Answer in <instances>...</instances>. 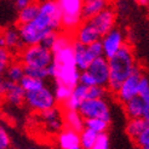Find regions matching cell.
Segmentation results:
<instances>
[{
  "mask_svg": "<svg viewBox=\"0 0 149 149\" xmlns=\"http://www.w3.org/2000/svg\"><path fill=\"white\" fill-rule=\"evenodd\" d=\"M39 13L34 21L17 26L24 46L39 45L49 33L62 32V13L57 0H38Z\"/></svg>",
  "mask_w": 149,
  "mask_h": 149,
  "instance_id": "1",
  "label": "cell"
},
{
  "mask_svg": "<svg viewBox=\"0 0 149 149\" xmlns=\"http://www.w3.org/2000/svg\"><path fill=\"white\" fill-rule=\"evenodd\" d=\"M51 51L54 55V63L47 68L50 78L55 79L56 83L74 88L79 84L80 70L78 69L74 57L73 35L61 32Z\"/></svg>",
  "mask_w": 149,
  "mask_h": 149,
  "instance_id": "2",
  "label": "cell"
},
{
  "mask_svg": "<svg viewBox=\"0 0 149 149\" xmlns=\"http://www.w3.org/2000/svg\"><path fill=\"white\" fill-rule=\"evenodd\" d=\"M109 64V85L108 90L111 93H116L121 84L127 79L137 68V61L135 57L133 47L127 42L126 45L118 51L116 54L108 58Z\"/></svg>",
  "mask_w": 149,
  "mask_h": 149,
  "instance_id": "3",
  "label": "cell"
},
{
  "mask_svg": "<svg viewBox=\"0 0 149 149\" xmlns=\"http://www.w3.org/2000/svg\"><path fill=\"white\" fill-rule=\"evenodd\" d=\"M17 59L27 68H49L54 63L52 51L42 45L24 46L18 54Z\"/></svg>",
  "mask_w": 149,
  "mask_h": 149,
  "instance_id": "4",
  "label": "cell"
},
{
  "mask_svg": "<svg viewBox=\"0 0 149 149\" xmlns=\"http://www.w3.org/2000/svg\"><path fill=\"white\" fill-rule=\"evenodd\" d=\"M62 13V32L73 34L85 21L83 17V0H57Z\"/></svg>",
  "mask_w": 149,
  "mask_h": 149,
  "instance_id": "5",
  "label": "cell"
},
{
  "mask_svg": "<svg viewBox=\"0 0 149 149\" xmlns=\"http://www.w3.org/2000/svg\"><path fill=\"white\" fill-rule=\"evenodd\" d=\"M24 104L28 107V109H31L32 111H35L38 114H41L44 111L57 107L54 88L45 85L39 90L26 92Z\"/></svg>",
  "mask_w": 149,
  "mask_h": 149,
  "instance_id": "6",
  "label": "cell"
},
{
  "mask_svg": "<svg viewBox=\"0 0 149 149\" xmlns=\"http://www.w3.org/2000/svg\"><path fill=\"white\" fill-rule=\"evenodd\" d=\"M78 110L85 120L87 119H103L108 123L111 121V110L106 98L85 100Z\"/></svg>",
  "mask_w": 149,
  "mask_h": 149,
  "instance_id": "7",
  "label": "cell"
},
{
  "mask_svg": "<svg viewBox=\"0 0 149 149\" xmlns=\"http://www.w3.org/2000/svg\"><path fill=\"white\" fill-rule=\"evenodd\" d=\"M143 75L144 74H143L142 69H141V67L137 65V68L135 69V72H133L131 75L121 84V86L119 87L118 92L115 93L116 100L121 104L129 102L130 100L135 98V97L138 96L139 84H141V80H142Z\"/></svg>",
  "mask_w": 149,
  "mask_h": 149,
  "instance_id": "8",
  "label": "cell"
},
{
  "mask_svg": "<svg viewBox=\"0 0 149 149\" xmlns=\"http://www.w3.org/2000/svg\"><path fill=\"white\" fill-rule=\"evenodd\" d=\"M101 42L103 46V56L106 58L113 57L118 51H120L126 44V35L121 28L115 27L109 33L101 38Z\"/></svg>",
  "mask_w": 149,
  "mask_h": 149,
  "instance_id": "9",
  "label": "cell"
},
{
  "mask_svg": "<svg viewBox=\"0 0 149 149\" xmlns=\"http://www.w3.org/2000/svg\"><path fill=\"white\" fill-rule=\"evenodd\" d=\"M91 22V24L95 27V29L98 32L101 38L103 35L109 33L111 29L115 28L116 23V12L111 6L107 7L106 10H103L98 15H96L95 17L88 19Z\"/></svg>",
  "mask_w": 149,
  "mask_h": 149,
  "instance_id": "10",
  "label": "cell"
},
{
  "mask_svg": "<svg viewBox=\"0 0 149 149\" xmlns=\"http://www.w3.org/2000/svg\"><path fill=\"white\" fill-rule=\"evenodd\" d=\"M38 115L40 116V121L42 123L45 130L50 133L58 135L65 127L63 120V109L59 107H55Z\"/></svg>",
  "mask_w": 149,
  "mask_h": 149,
  "instance_id": "11",
  "label": "cell"
},
{
  "mask_svg": "<svg viewBox=\"0 0 149 149\" xmlns=\"http://www.w3.org/2000/svg\"><path fill=\"white\" fill-rule=\"evenodd\" d=\"M87 72L93 78L95 84L97 86L108 88L109 85V64H108V58L104 56L93 59V62L90 64L87 68Z\"/></svg>",
  "mask_w": 149,
  "mask_h": 149,
  "instance_id": "12",
  "label": "cell"
},
{
  "mask_svg": "<svg viewBox=\"0 0 149 149\" xmlns=\"http://www.w3.org/2000/svg\"><path fill=\"white\" fill-rule=\"evenodd\" d=\"M73 39L75 42H79L81 45L88 46L91 44L101 40V35L98 34V32L95 29V27L91 24V22L88 19H85L83 23H81L73 34Z\"/></svg>",
  "mask_w": 149,
  "mask_h": 149,
  "instance_id": "13",
  "label": "cell"
},
{
  "mask_svg": "<svg viewBox=\"0 0 149 149\" xmlns=\"http://www.w3.org/2000/svg\"><path fill=\"white\" fill-rule=\"evenodd\" d=\"M3 98L13 107H19L24 104L26 98V91L21 84L11 83V81L5 80L4 87H3Z\"/></svg>",
  "mask_w": 149,
  "mask_h": 149,
  "instance_id": "14",
  "label": "cell"
},
{
  "mask_svg": "<svg viewBox=\"0 0 149 149\" xmlns=\"http://www.w3.org/2000/svg\"><path fill=\"white\" fill-rule=\"evenodd\" d=\"M57 146L59 149H75L80 147V133L64 127L57 135Z\"/></svg>",
  "mask_w": 149,
  "mask_h": 149,
  "instance_id": "15",
  "label": "cell"
},
{
  "mask_svg": "<svg viewBox=\"0 0 149 149\" xmlns=\"http://www.w3.org/2000/svg\"><path fill=\"white\" fill-rule=\"evenodd\" d=\"M4 35V39H5V44H6V49L10 50L12 54H18V52L24 47L23 42H22L21 39V35L18 32V28L17 27H9L4 29L1 32Z\"/></svg>",
  "mask_w": 149,
  "mask_h": 149,
  "instance_id": "16",
  "label": "cell"
},
{
  "mask_svg": "<svg viewBox=\"0 0 149 149\" xmlns=\"http://www.w3.org/2000/svg\"><path fill=\"white\" fill-rule=\"evenodd\" d=\"M74 57H75V63L80 72L87 70V68L90 67V64L95 59L91 56L87 46L81 45V44L75 42V41H74Z\"/></svg>",
  "mask_w": 149,
  "mask_h": 149,
  "instance_id": "17",
  "label": "cell"
},
{
  "mask_svg": "<svg viewBox=\"0 0 149 149\" xmlns=\"http://www.w3.org/2000/svg\"><path fill=\"white\" fill-rule=\"evenodd\" d=\"M111 0H83V17L90 19L110 6Z\"/></svg>",
  "mask_w": 149,
  "mask_h": 149,
  "instance_id": "18",
  "label": "cell"
},
{
  "mask_svg": "<svg viewBox=\"0 0 149 149\" xmlns=\"http://www.w3.org/2000/svg\"><path fill=\"white\" fill-rule=\"evenodd\" d=\"M63 120L67 129H70L79 133L85 129V119L81 116L79 110L63 109Z\"/></svg>",
  "mask_w": 149,
  "mask_h": 149,
  "instance_id": "19",
  "label": "cell"
},
{
  "mask_svg": "<svg viewBox=\"0 0 149 149\" xmlns=\"http://www.w3.org/2000/svg\"><path fill=\"white\" fill-rule=\"evenodd\" d=\"M85 100H87V87L84 85L78 84L75 87L73 88L70 97L68 98L63 106H61L62 109H74L78 110L79 107L81 106Z\"/></svg>",
  "mask_w": 149,
  "mask_h": 149,
  "instance_id": "20",
  "label": "cell"
},
{
  "mask_svg": "<svg viewBox=\"0 0 149 149\" xmlns=\"http://www.w3.org/2000/svg\"><path fill=\"white\" fill-rule=\"evenodd\" d=\"M125 115L129 119H141L143 118L144 111V102L141 97H135L123 104Z\"/></svg>",
  "mask_w": 149,
  "mask_h": 149,
  "instance_id": "21",
  "label": "cell"
},
{
  "mask_svg": "<svg viewBox=\"0 0 149 149\" xmlns=\"http://www.w3.org/2000/svg\"><path fill=\"white\" fill-rule=\"evenodd\" d=\"M24 77H26V68L17 58L9 65V68L6 69L4 74L5 80L11 81V83H17V84H19Z\"/></svg>",
  "mask_w": 149,
  "mask_h": 149,
  "instance_id": "22",
  "label": "cell"
},
{
  "mask_svg": "<svg viewBox=\"0 0 149 149\" xmlns=\"http://www.w3.org/2000/svg\"><path fill=\"white\" fill-rule=\"evenodd\" d=\"M39 13V4L38 1L32 3L22 9L18 10L17 12V24H27V23H31L32 21L35 19V17L38 16Z\"/></svg>",
  "mask_w": 149,
  "mask_h": 149,
  "instance_id": "23",
  "label": "cell"
},
{
  "mask_svg": "<svg viewBox=\"0 0 149 149\" xmlns=\"http://www.w3.org/2000/svg\"><path fill=\"white\" fill-rule=\"evenodd\" d=\"M147 126V121L144 119H129L127 124H126V135H127L132 141H135L141 132L144 130V127Z\"/></svg>",
  "mask_w": 149,
  "mask_h": 149,
  "instance_id": "24",
  "label": "cell"
},
{
  "mask_svg": "<svg viewBox=\"0 0 149 149\" xmlns=\"http://www.w3.org/2000/svg\"><path fill=\"white\" fill-rule=\"evenodd\" d=\"M72 91H73L72 87L67 86L64 84H61V83H56V81H55L54 93H55L57 104H61V106H63V104L68 101V98L70 97Z\"/></svg>",
  "mask_w": 149,
  "mask_h": 149,
  "instance_id": "25",
  "label": "cell"
},
{
  "mask_svg": "<svg viewBox=\"0 0 149 149\" xmlns=\"http://www.w3.org/2000/svg\"><path fill=\"white\" fill-rule=\"evenodd\" d=\"M109 125L110 123L103 120V119H87V120H85V129L91 130L97 133V135L107 133Z\"/></svg>",
  "mask_w": 149,
  "mask_h": 149,
  "instance_id": "26",
  "label": "cell"
},
{
  "mask_svg": "<svg viewBox=\"0 0 149 149\" xmlns=\"http://www.w3.org/2000/svg\"><path fill=\"white\" fill-rule=\"evenodd\" d=\"M97 137L98 135L96 132L88 129H84L80 132V147L83 149H93Z\"/></svg>",
  "mask_w": 149,
  "mask_h": 149,
  "instance_id": "27",
  "label": "cell"
},
{
  "mask_svg": "<svg viewBox=\"0 0 149 149\" xmlns=\"http://www.w3.org/2000/svg\"><path fill=\"white\" fill-rule=\"evenodd\" d=\"M15 55L6 47H0V77H4L6 69L15 61Z\"/></svg>",
  "mask_w": 149,
  "mask_h": 149,
  "instance_id": "28",
  "label": "cell"
},
{
  "mask_svg": "<svg viewBox=\"0 0 149 149\" xmlns=\"http://www.w3.org/2000/svg\"><path fill=\"white\" fill-rule=\"evenodd\" d=\"M21 86L23 87V90L26 92H31V91H35V90H39V88L44 87L46 85V83L44 80H39V79H35L32 77H28L26 75L21 81Z\"/></svg>",
  "mask_w": 149,
  "mask_h": 149,
  "instance_id": "29",
  "label": "cell"
},
{
  "mask_svg": "<svg viewBox=\"0 0 149 149\" xmlns=\"http://www.w3.org/2000/svg\"><path fill=\"white\" fill-rule=\"evenodd\" d=\"M108 88H104L101 86H91L87 87V100H97V98H106Z\"/></svg>",
  "mask_w": 149,
  "mask_h": 149,
  "instance_id": "30",
  "label": "cell"
},
{
  "mask_svg": "<svg viewBox=\"0 0 149 149\" xmlns=\"http://www.w3.org/2000/svg\"><path fill=\"white\" fill-rule=\"evenodd\" d=\"M138 97L142 98L144 103H149V79L146 75H143L142 80H141Z\"/></svg>",
  "mask_w": 149,
  "mask_h": 149,
  "instance_id": "31",
  "label": "cell"
},
{
  "mask_svg": "<svg viewBox=\"0 0 149 149\" xmlns=\"http://www.w3.org/2000/svg\"><path fill=\"white\" fill-rule=\"evenodd\" d=\"M136 144V147H138L139 149H142L147 146H149V124L147 123V126L144 127V130L141 132V135L133 141Z\"/></svg>",
  "mask_w": 149,
  "mask_h": 149,
  "instance_id": "32",
  "label": "cell"
},
{
  "mask_svg": "<svg viewBox=\"0 0 149 149\" xmlns=\"http://www.w3.org/2000/svg\"><path fill=\"white\" fill-rule=\"evenodd\" d=\"M11 147V138L9 132L3 125H0V149H10Z\"/></svg>",
  "mask_w": 149,
  "mask_h": 149,
  "instance_id": "33",
  "label": "cell"
},
{
  "mask_svg": "<svg viewBox=\"0 0 149 149\" xmlns=\"http://www.w3.org/2000/svg\"><path fill=\"white\" fill-rule=\"evenodd\" d=\"M93 149H110V139L108 133H101L97 137Z\"/></svg>",
  "mask_w": 149,
  "mask_h": 149,
  "instance_id": "34",
  "label": "cell"
},
{
  "mask_svg": "<svg viewBox=\"0 0 149 149\" xmlns=\"http://www.w3.org/2000/svg\"><path fill=\"white\" fill-rule=\"evenodd\" d=\"M87 49H88V51H90L91 56H92L95 59H96V58H100V57L103 56V46H102L101 40H98V41H96V42L91 44V45H88Z\"/></svg>",
  "mask_w": 149,
  "mask_h": 149,
  "instance_id": "35",
  "label": "cell"
},
{
  "mask_svg": "<svg viewBox=\"0 0 149 149\" xmlns=\"http://www.w3.org/2000/svg\"><path fill=\"white\" fill-rule=\"evenodd\" d=\"M79 84H80V85H84V86H86V87H91V86H95V85H96L93 78L90 75V73H88L87 70L80 72Z\"/></svg>",
  "mask_w": 149,
  "mask_h": 149,
  "instance_id": "36",
  "label": "cell"
},
{
  "mask_svg": "<svg viewBox=\"0 0 149 149\" xmlns=\"http://www.w3.org/2000/svg\"><path fill=\"white\" fill-rule=\"evenodd\" d=\"M59 33H49L45 38H44L40 42V45H42L44 47H46L49 50H51L52 47H54L55 45V42H56V39H57V36H58Z\"/></svg>",
  "mask_w": 149,
  "mask_h": 149,
  "instance_id": "37",
  "label": "cell"
},
{
  "mask_svg": "<svg viewBox=\"0 0 149 149\" xmlns=\"http://www.w3.org/2000/svg\"><path fill=\"white\" fill-rule=\"evenodd\" d=\"M35 1H38V0H15V6L17 7V10H19L22 7H24L32 3H35Z\"/></svg>",
  "mask_w": 149,
  "mask_h": 149,
  "instance_id": "38",
  "label": "cell"
},
{
  "mask_svg": "<svg viewBox=\"0 0 149 149\" xmlns=\"http://www.w3.org/2000/svg\"><path fill=\"white\" fill-rule=\"evenodd\" d=\"M144 120L149 124V103H144V111H143V118Z\"/></svg>",
  "mask_w": 149,
  "mask_h": 149,
  "instance_id": "39",
  "label": "cell"
},
{
  "mask_svg": "<svg viewBox=\"0 0 149 149\" xmlns=\"http://www.w3.org/2000/svg\"><path fill=\"white\" fill-rule=\"evenodd\" d=\"M4 83H5L4 77H0V100L3 98V87H4Z\"/></svg>",
  "mask_w": 149,
  "mask_h": 149,
  "instance_id": "40",
  "label": "cell"
},
{
  "mask_svg": "<svg viewBox=\"0 0 149 149\" xmlns=\"http://www.w3.org/2000/svg\"><path fill=\"white\" fill-rule=\"evenodd\" d=\"M135 1L141 6H149V0H135Z\"/></svg>",
  "mask_w": 149,
  "mask_h": 149,
  "instance_id": "41",
  "label": "cell"
},
{
  "mask_svg": "<svg viewBox=\"0 0 149 149\" xmlns=\"http://www.w3.org/2000/svg\"><path fill=\"white\" fill-rule=\"evenodd\" d=\"M0 47H6L5 39H4V35H3V33H1V32H0Z\"/></svg>",
  "mask_w": 149,
  "mask_h": 149,
  "instance_id": "42",
  "label": "cell"
},
{
  "mask_svg": "<svg viewBox=\"0 0 149 149\" xmlns=\"http://www.w3.org/2000/svg\"><path fill=\"white\" fill-rule=\"evenodd\" d=\"M142 149H149V146H147V147H144V148H142Z\"/></svg>",
  "mask_w": 149,
  "mask_h": 149,
  "instance_id": "43",
  "label": "cell"
},
{
  "mask_svg": "<svg viewBox=\"0 0 149 149\" xmlns=\"http://www.w3.org/2000/svg\"><path fill=\"white\" fill-rule=\"evenodd\" d=\"M75 149H83V148H81V147H78V148H75Z\"/></svg>",
  "mask_w": 149,
  "mask_h": 149,
  "instance_id": "44",
  "label": "cell"
},
{
  "mask_svg": "<svg viewBox=\"0 0 149 149\" xmlns=\"http://www.w3.org/2000/svg\"><path fill=\"white\" fill-rule=\"evenodd\" d=\"M28 149H34V148H28Z\"/></svg>",
  "mask_w": 149,
  "mask_h": 149,
  "instance_id": "45",
  "label": "cell"
}]
</instances>
